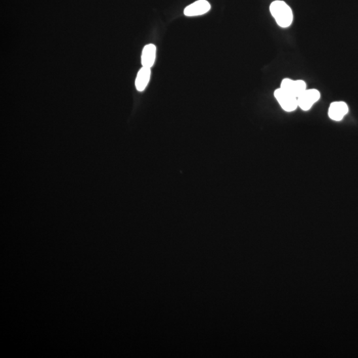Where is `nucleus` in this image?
Returning <instances> with one entry per match:
<instances>
[{
	"mask_svg": "<svg viewBox=\"0 0 358 358\" xmlns=\"http://www.w3.org/2000/svg\"><path fill=\"white\" fill-rule=\"evenodd\" d=\"M270 12L279 26L287 28L292 24L293 14L291 8L285 2L275 1L270 5Z\"/></svg>",
	"mask_w": 358,
	"mask_h": 358,
	"instance_id": "nucleus-1",
	"label": "nucleus"
},
{
	"mask_svg": "<svg viewBox=\"0 0 358 358\" xmlns=\"http://www.w3.org/2000/svg\"><path fill=\"white\" fill-rule=\"evenodd\" d=\"M274 97L282 109L286 112H293L298 107L297 98L282 88L277 89L275 91Z\"/></svg>",
	"mask_w": 358,
	"mask_h": 358,
	"instance_id": "nucleus-2",
	"label": "nucleus"
},
{
	"mask_svg": "<svg viewBox=\"0 0 358 358\" xmlns=\"http://www.w3.org/2000/svg\"><path fill=\"white\" fill-rule=\"evenodd\" d=\"M321 98L318 89H306L299 97H298V106L300 109L308 111Z\"/></svg>",
	"mask_w": 358,
	"mask_h": 358,
	"instance_id": "nucleus-3",
	"label": "nucleus"
},
{
	"mask_svg": "<svg viewBox=\"0 0 358 358\" xmlns=\"http://www.w3.org/2000/svg\"><path fill=\"white\" fill-rule=\"evenodd\" d=\"M281 88L284 89L296 98L299 97L306 89L305 82L301 80H294L285 78L281 83Z\"/></svg>",
	"mask_w": 358,
	"mask_h": 358,
	"instance_id": "nucleus-4",
	"label": "nucleus"
},
{
	"mask_svg": "<svg viewBox=\"0 0 358 358\" xmlns=\"http://www.w3.org/2000/svg\"><path fill=\"white\" fill-rule=\"evenodd\" d=\"M210 9L211 6L208 1L198 0L185 8L184 14L188 17L202 16L208 12Z\"/></svg>",
	"mask_w": 358,
	"mask_h": 358,
	"instance_id": "nucleus-5",
	"label": "nucleus"
},
{
	"mask_svg": "<svg viewBox=\"0 0 358 358\" xmlns=\"http://www.w3.org/2000/svg\"><path fill=\"white\" fill-rule=\"evenodd\" d=\"M348 112V107L344 102H335L330 104L328 116L332 120L341 121Z\"/></svg>",
	"mask_w": 358,
	"mask_h": 358,
	"instance_id": "nucleus-6",
	"label": "nucleus"
},
{
	"mask_svg": "<svg viewBox=\"0 0 358 358\" xmlns=\"http://www.w3.org/2000/svg\"><path fill=\"white\" fill-rule=\"evenodd\" d=\"M157 48L153 44H148L144 47L142 54L143 67L151 68L154 65L156 59Z\"/></svg>",
	"mask_w": 358,
	"mask_h": 358,
	"instance_id": "nucleus-7",
	"label": "nucleus"
},
{
	"mask_svg": "<svg viewBox=\"0 0 358 358\" xmlns=\"http://www.w3.org/2000/svg\"><path fill=\"white\" fill-rule=\"evenodd\" d=\"M151 68L143 67L138 72L136 79V89L139 92H143L148 85L151 78Z\"/></svg>",
	"mask_w": 358,
	"mask_h": 358,
	"instance_id": "nucleus-8",
	"label": "nucleus"
}]
</instances>
